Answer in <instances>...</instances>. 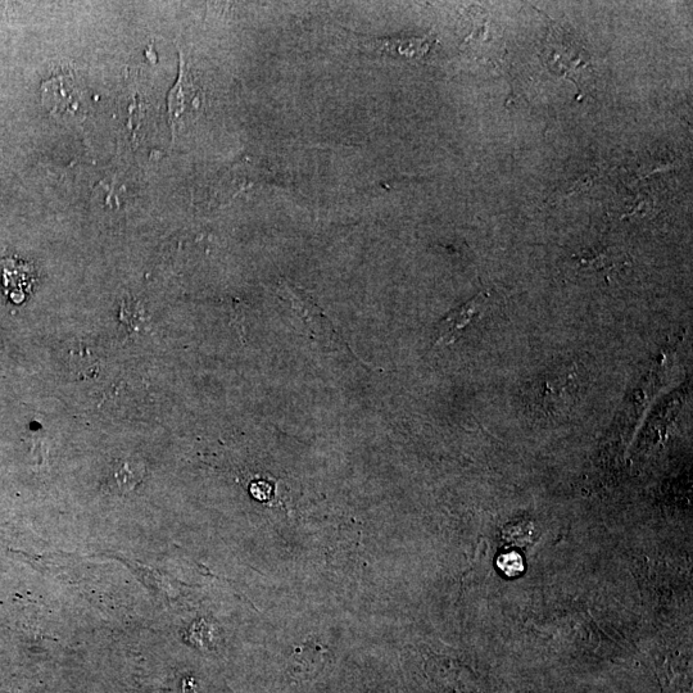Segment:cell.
<instances>
[{
  "instance_id": "cell-8",
  "label": "cell",
  "mask_w": 693,
  "mask_h": 693,
  "mask_svg": "<svg viewBox=\"0 0 693 693\" xmlns=\"http://www.w3.org/2000/svg\"><path fill=\"white\" fill-rule=\"evenodd\" d=\"M619 262L620 260L618 253L606 252L597 255V258L595 257L590 258V260H582L581 265L584 267H592V269H601V267H606V269H609V267L618 265Z\"/></svg>"
},
{
  "instance_id": "cell-7",
  "label": "cell",
  "mask_w": 693,
  "mask_h": 693,
  "mask_svg": "<svg viewBox=\"0 0 693 693\" xmlns=\"http://www.w3.org/2000/svg\"><path fill=\"white\" fill-rule=\"evenodd\" d=\"M498 569L506 575V577H519L524 572V559L518 552H506V554L498 557Z\"/></svg>"
},
{
  "instance_id": "cell-1",
  "label": "cell",
  "mask_w": 693,
  "mask_h": 693,
  "mask_svg": "<svg viewBox=\"0 0 693 693\" xmlns=\"http://www.w3.org/2000/svg\"><path fill=\"white\" fill-rule=\"evenodd\" d=\"M42 101L53 116L60 119H83L88 108V90L77 76L60 75L44 81Z\"/></svg>"
},
{
  "instance_id": "cell-3",
  "label": "cell",
  "mask_w": 693,
  "mask_h": 693,
  "mask_svg": "<svg viewBox=\"0 0 693 693\" xmlns=\"http://www.w3.org/2000/svg\"><path fill=\"white\" fill-rule=\"evenodd\" d=\"M33 266L15 258L0 260V291L12 302L26 301L34 285Z\"/></svg>"
},
{
  "instance_id": "cell-6",
  "label": "cell",
  "mask_w": 693,
  "mask_h": 693,
  "mask_svg": "<svg viewBox=\"0 0 693 693\" xmlns=\"http://www.w3.org/2000/svg\"><path fill=\"white\" fill-rule=\"evenodd\" d=\"M377 49L388 53H397L409 58H420L427 54L429 45L421 39H384L378 40Z\"/></svg>"
},
{
  "instance_id": "cell-4",
  "label": "cell",
  "mask_w": 693,
  "mask_h": 693,
  "mask_svg": "<svg viewBox=\"0 0 693 693\" xmlns=\"http://www.w3.org/2000/svg\"><path fill=\"white\" fill-rule=\"evenodd\" d=\"M487 294L480 293L473 300H470L464 305L455 308L445 319L439 323L437 328L436 344H452L460 337L468 326L473 323L477 317L482 315L483 308L487 303Z\"/></svg>"
},
{
  "instance_id": "cell-2",
  "label": "cell",
  "mask_w": 693,
  "mask_h": 693,
  "mask_svg": "<svg viewBox=\"0 0 693 693\" xmlns=\"http://www.w3.org/2000/svg\"><path fill=\"white\" fill-rule=\"evenodd\" d=\"M203 93L201 86L194 79L193 72L185 63L180 53V69L178 81L169 93V115L172 130L183 129L192 124L201 113Z\"/></svg>"
},
{
  "instance_id": "cell-5",
  "label": "cell",
  "mask_w": 693,
  "mask_h": 693,
  "mask_svg": "<svg viewBox=\"0 0 693 693\" xmlns=\"http://www.w3.org/2000/svg\"><path fill=\"white\" fill-rule=\"evenodd\" d=\"M284 288H287L294 310L298 311V314L305 321V324L310 326L316 337L328 338L334 341L335 332L332 324L329 323L328 317L323 316L319 312V308L314 306V303L308 302L306 297L301 296L300 293L289 288L288 285H284Z\"/></svg>"
}]
</instances>
